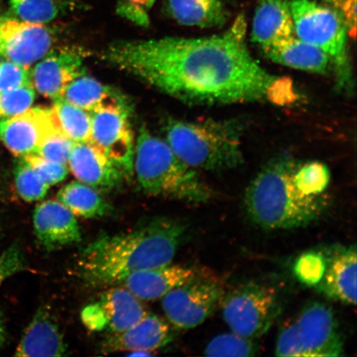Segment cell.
<instances>
[{
	"mask_svg": "<svg viewBox=\"0 0 357 357\" xmlns=\"http://www.w3.org/2000/svg\"><path fill=\"white\" fill-rule=\"evenodd\" d=\"M291 0H260L253 17L252 41L263 48L285 41L294 34Z\"/></svg>",
	"mask_w": 357,
	"mask_h": 357,
	"instance_id": "cell-21",
	"label": "cell"
},
{
	"mask_svg": "<svg viewBox=\"0 0 357 357\" xmlns=\"http://www.w3.org/2000/svg\"><path fill=\"white\" fill-rule=\"evenodd\" d=\"M334 6L344 19L348 34L355 38L356 32V0H335Z\"/></svg>",
	"mask_w": 357,
	"mask_h": 357,
	"instance_id": "cell-39",
	"label": "cell"
},
{
	"mask_svg": "<svg viewBox=\"0 0 357 357\" xmlns=\"http://www.w3.org/2000/svg\"><path fill=\"white\" fill-rule=\"evenodd\" d=\"M275 63L311 73H326L333 63L325 52L302 41L296 35L285 41L262 49Z\"/></svg>",
	"mask_w": 357,
	"mask_h": 357,
	"instance_id": "cell-22",
	"label": "cell"
},
{
	"mask_svg": "<svg viewBox=\"0 0 357 357\" xmlns=\"http://www.w3.org/2000/svg\"><path fill=\"white\" fill-rule=\"evenodd\" d=\"M75 142L57 126L49 132L40 145L37 155L53 162L68 165Z\"/></svg>",
	"mask_w": 357,
	"mask_h": 357,
	"instance_id": "cell-32",
	"label": "cell"
},
{
	"mask_svg": "<svg viewBox=\"0 0 357 357\" xmlns=\"http://www.w3.org/2000/svg\"><path fill=\"white\" fill-rule=\"evenodd\" d=\"M294 321L301 342L302 357L344 355V343L331 307L321 302H311Z\"/></svg>",
	"mask_w": 357,
	"mask_h": 357,
	"instance_id": "cell-11",
	"label": "cell"
},
{
	"mask_svg": "<svg viewBox=\"0 0 357 357\" xmlns=\"http://www.w3.org/2000/svg\"><path fill=\"white\" fill-rule=\"evenodd\" d=\"M67 346L55 317L47 307L36 312L16 348L15 356L52 357L66 354Z\"/></svg>",
	"mask_w": 357,
	"mask_h": 357,
	"instance_id": "cell-19",
	"label": "cell"
},
{
	"mask_svg": "<svg viewBox=\"0 0 357 357\" xmlns=\"http://www.w3.org/2000/svg\"><path fill=\"white\" fill-rule=\"evenodd\" d=\"M57 200L74 214L83 218H102L111 211L110 205L93 187L73 181L61 188Z\"/></svg>",
	"mask_w": 357,
	"mask_h": 357,
	"instance_id": "cell-25",
	"label": "cell"
},
{
	"mask_svg": "<svg viewBox=\"0 0 357 357\" xmlns=\"http://www.w3.org/2000/svg\"><path fill=\"white\" fill-rule=\"evenodd\" d=\"M196 272L193 268L169 263L129 275L120 284L137 300L153 301L193 278Z\"/></svg>",
	"mask_w": 357,
	"mask_h": 357,
	"instance_id": "cell-20",
	"label": "cell"
},
{
	"mask_svg": "<svg viewBox=\"0 0 357 357\" xmlns=\"http://www.w3.org/2000/svg\"><path fill=\"white\" fill-rule=\"evenodd\" d=\"M243 126L236 119L169 120L166 142L196 171L225 172L243 163Z\"/></svg>",
	"mask_w": 357,
	"mask_h": 357,
	"instance_id": "cell-5",
	"label": "cell"
},
{
	"mask_svg": "<svg viewBox=\"0 0 357 357\" xmlns=\"http://www.w3.org/2000/svg\"><path fill=\"white\" fill-rule=\"evenodd\" d=\"M58 125L65 135L74 142H91V114L70 104L63 98L54 100L52 107Z\"/></svg>",
	"mask_w": 357,
	"mask_h": 357,
	"instance_id": "cell-26",
	"label": "cell"
},
{
	"mask_svg": "<svg viewBox=\"0 0 357 357\" xmlns=\"http://www.w3.org/2000/svg\"><path fill=\"white\" fill-rule=\"evenodd\" d=\"M259 348L250 339L235 333H223L214 337L204 350L206 356L248 357L258 354Z\"/></svg>",
	"mask_w": 357,
	"mask_h": 357,
	"instance_id": "cell-28",
	"label": "cell"
},
{
	"mask_svg": "<svg viewBox=\"0 0 357 357\" xmlns=\"http://www.w3.org/2000/svg\"><path fill=\"white\" fill-rule=\"evenodd\" d=\"M220 305L223 319L231 332L254 340L269 331L281 312L278 290L257 282L225 292Z\"/></svg>",
	"mask_w": 357,
	"mask_h": 357,
	"instance_id": "cell-6",
	"label": "cell"
},
{
	"mask_svg": "<svg viewBox=\"0 0 357 357\" xmlns=\"http://www.w3.org/2000/svg\"><path fill=\"white\" fill-rule=\"evenodd\" d=\"M0 198H1V190H0Z\"/></svg>",
	"mask_w": 357,
	"mask_h": 357,
	"instance_id": "cell-42",
	"label": "cell"
},
{
	"mask_svg": "<svg viewBox=\"0 0 357 357\" xmlns=\"http://www.w3.org/2000/svg\"><path fill=\"white\" fill-rule=\"evenodd\" d=\"M324 1L329 3H332L334 6L335 0H324Z\"/></svg>",
	"mask_w": 357,
	"mask_h": 357,
	"instance_id": "cell-41",
	"label": "cell"
},
{
	"mask_svg": "<svg viewBox=\"0 0 357 357\" xmlns=\"http://www.w3.org/2000/svg\"><path fill=\"white\" fill-rule=\"evenodd\" d=\"M225 293L223 284L215 276L197 271L193 278L162 298V310L175 327L194 328L213 314Z\"/></svg>",
	"mask_w": 357,
	"mask_h": 357,
	"instance_id": "cell-8",
	"label": "cell"
},
{
	"mask_svg": "<svg viewBox=\"0 0 357 357\" xmlns=\"http://www.w3.org/2000/svg\"><path fill=\"white\" fill-rule=\"evenodd\" d=\"M11 10L21 21L47 24L59 16L60 0H10Z\"/></svg>",
	"mask_w": 357,
	"mask_h": 357,
	"instance_id": "cell-27",
	"label": "cell"
},
{
	"mask_svg": "<svg viewBox=\"0 0 357 357\" xmlns=\"http://www.w3.org/2000/svg\"><path fill=\"white\" fill-rule=\"evenodd\" d=\"M33 221L36 238L48 252L82 242V229L77 218L58 200H46L38 204Z\"/></svg>",
	"mask_w": 357,
	"mask_h": 357,
	"instance_id": "cell-15",
	"label": "cell"
},
{
	"mask_svg": "<svg viewBox=\"0 0 357 357\" xmlns=\"http://www.w3.org/2000/svg\"><path fill=\"white\" fill-rule=\"evenodd\" d=\"M247 24L236 17L225 33L111 44L102 59L158 91L190 105H225L268 100L292 104L291 79L263 68L245 43Z\"/></svg>",
	"mask_w": 357,
	"mask_h": 357,
	"instance_id": "cell-1",
	"label": "cell"
},
{
	"mask_svg": "<svg viewBox=\"0 0 357 357\" xmlns=\"http://www.w3.org/2000/svg\"><path fill=\"white\" fill-rule=\"evenodd\" d=\"M61 97L89 113L107 107L126 105L113 89L84 74L69 84Z\"/></svg>",
	"mask_w": 357,
	"mask_h": 357,
	"instance_id": "cell-24",
	"label": "cell"
},
{
	"mask_svg": "<svg viewBox=\"0 0 357 357\" xmlns=\"http://www.w3.org/2000/svg\"><path fill=\"white\" fill-rule=\"evenodd\" d=\"M294 181L306 194L319 196L327 194L331 173L326 165L319 162L298 164Z\"/></svg>",
	"mask_w": 357,
	"mask_h": 357,
	"instance_id": "cell-30",
	"label": "cell"
},
{
	"mask_svg": "<svg viewBox=\"0 0 357 357\" xmlns=\"http://www.w3.org/2000/svg\"><path fill=\"white\" fill-rule=\"evenodd\" d=\"M275 354L278 356L302 357L301 342L294 320H289L281 328L276 342Z\"/></svg>",
	"mask_w": 357,
	"mask_h": 357,
	"instance_id": "cell-37",
	"label": "cell"
},
{
	"mask_svg": "<svg viewBox=\"0 0 357 357\" xmlns=\"http://www.w3.org/2000/svg\"><path fill=\"white\" fill-rule=\"evenodd\" d=\"M155 0H119L117 12L120 16L139 26L149 24V13Z\"/></svg>",
	"mask_w": 357,
	"mask_h": 357,
	"instance_id": "cell-36",
	"label": "cell"
},
{
	"mask_svg": "<svg viewBox=\"0 0 357 357\" xmlns=\"http://www.w3.org/2000/svg\"><path fill=\"white\" fill-rule=\"evenodd\" d=\"M326 268L322 280L314 288L317 292L345 305L356 303V245H333L324 249Z\"/></svg>",
	"mask_w": 357,
	"mask_h": 357,
	"instance_id": "cell-16",
	"label": "cell"
},
{
	"mask_svg": "<svg viewBox=\"0 0 357 357\" xmlns=\"http://www.w3.org/2000/svg\"><path fill=\"white\" fill-rule=\"evenodd\" d=\"M167 8L172 19L184 26L213 29L229 20L221 0H167Z\"/></svg>",
	"mask_w": 357,
	"mask_h": 357,
	"instance_id": "cell-23",
	"label": "cell"
},
{
	"mask_svg": "<svg viewBox=\"0 0 357 357\" xmlns=\"http://www.w3.org/2000/svg\"><path fill=\"white\" fill-rule=\"evenodd\" d=\"M172 340L169 324L158 315L147 314L136 324L123 332L109 333L102 342L104 354L130 351L133 354L146 355L160 349Z\"/></svg>",
	"mask_w": 357,
	"mask_h": 357,
	"instance_id": "cell-18",
	"label": "cell"
},
{
	"mask_svg": "<svg viewBox=\"0 0 357 357\" xmlns=\"http://www.w3.org/2000/svg\"><path fill=\"white\" fill-rule=\"evenodd\" d=\"M185 230L180 222L159 218L127 233L100 236L80 253V278L93 287H111L137 272L169 264Z\"/></svg>",
	"mask_w": 357,
	"mask_h": 357,
	"instance_id": "cell-2",
	"label": "cell"
},
{
	"mask_svg": "<svg viewBox=\"0 0 357 357\" xmlns=\"http://www.w3.org/2000/svg\"><path fill=\"white\" fill-rule=\"evenodd\" d=\"M59 126L53 110L36 107L13 117L0 119V141L13 155L37 154L44 137Z\"/></svg>",
	"mask_w": 357,
	"mask_h": 357,
	"instance_id": "cell-13",
	"label": "cell"
},
{
	"mask_svg": "<svg viewBox=\"0 0 357 357\" xmlns=\"http://www.w3.org/2000/svg\"><path fill=\"white\" fill-rule=\"evenodd\" d=\"M84 61L80 49L51 50L36 63L31 73L34 89L53 100L61 98L69 84L84 74Z\"/></svg>",
	"mask_w": 357,
	"mask_h": 357,
	"instance_id": "cell-14",
	"label": "cell"
},
{
	"mask_svg": "<svg viewBox=\"0 0 357 357\" xmlns=\"http://www.w3.org/2000/svg\"><path fill=\"white\" fill-rule=\"evenodd\" d=\"M35 98L33 86L0 92V119L24 113L32 107Z\"/></svg>",
	"mask_w": 357,
	"mask_h": 357,
	"instance_id": "cell-33",
	"label": "cell"
},
{
	"mask_svg": "<svg viewBox=\"0 0 357 357\" xmlns=\"http://www.w3.org/2000/svg\"><path fill=\"white\" fill-rule=\"evenodd\" d=\"M6 326H4L3 315L1 314V312H0V350L2 349V347L4 344V342H6Z\"/></svg>",
	"mask_w": 357,
	"mask_h": 357,
	"instance_id": "cell-40",
	"label": "cell"
},
{
	"mask_svg": "<svg viewBox=\"0 0 357 357\" xmlns=\"http://www.w3.org/2000/svg\"><path fill=\"white\" fill-rule=\"evenodd\" d=\"M326 268L324 250H312L296 259L293 267L294 274L306 287L314 288L322 280Z\"/></svg>",
	"mask_w": 357,
	"mask_h": 357,
	"instance_id": "cell-31",
	"label": "cell"
},
{
	"mask_svg": "<svg viewBox=\"0 0 357 357\" xmlns=\"http://www.w3.org/2000/svg\"><path fill=\"white\" fill-rule=\"evenodd\" d=\"M290 8L296 37L320 49L345 70L348 29L341 13L312 0H291Z\"/></svg>",
	"mask_w": 357,
	"mask_h": 357,
	"instance_id": "cell-7",
	"label": "cell"
},
{
	"mask_svg": "<svg viewBox=\"0 0 357 357\" xmlns=\"http://www.w3.org/2000/svg\"><path fill=\"white\" fill-rule=\"evenodd\" d=\"M13 175L17 194L26 202H37L46 197L50 185L24 158H20Z\"/></svg>",
	"mask_w": 357,
	"mask_h": 357,
	"instance_id": "cell-29",
	"label": "cell"
},
{
	"mask_svg": "<svg viewBox=\"0 0 357 357\" xmlns=\"http://www.w3.org/2000/svg\"><path fill=\"white\" fill-rule=\"evenodd\" d=\"M133 171L146 195L192 204L208 203L213 196L198 172L183 162L167 142L145 127L137 138Z\"/></svg>",
	"mask_w": 357,
	"mask_h": 357,
	"instance_id": "cell-4",
	"label": "cell"
},
{
	"mask_svg": "<svg viewBox=\"0 0 357 357\" xmlns=\"http://www.w3.org/2000/svg\"><path fill=\"white\" fill-rule=\"evenodd\" d=\"M22 158H24L50 186L59 184L68 175V165L53 162L37 154Z\"/></svg>",
	"mask_w": 357,
	"mask_h": 357,
	"instance_id": "cell-34",
	"label": "cell"
},
{
	"mask_svg": "<svg viewBox=\"0 0 357 357\" xmlns=\"http://www.w3.org/2000/svg\"><path fill=\"white\" fill-rule=\"evenodd\" d=\"M26 260L20 245L13 244L0 255V287L11 276L25 269Z\"/></svg>",
	"mask_w": 357,
	"mask_h": 357,
	"instance_id": "cell-38",
	"label": "cell"
},
{
	"mask_svg": "<svg viewBox=\"0 0 357 357\" xmlns=\"http://www.w3.org/2000/svg\"><path fill=\"white\" fill-rule=\"evenodd\" d=\"M26 86H33L29 68L8 60L0 61V92Z\"/></svg>",
	"mask_w": 357,
	"mask_h": 357,
	"instance_id": "cell-35",
	"label": "cell"
},
{
	"mask_svg": "<svg viewBox=\"0 0 357 357\" xmlns=\"http://www.w3.org/2000/svg\"><path fill=\"white\" fill-rule=\"evenodd\" d=\"M91 114V142L130 176L135 144L126 105L107 107Z\"/></svg>",
	"mask_w": 357,
	"mask_h": 357,
	"instance_id": "cell-10",
	"label": "cell"
},
{
	"mask_svg": "<svg viewBox=\"0 0 357 357\" xmlns=\"http://www.w3.org/2000/svg\"><path fill=\"white\" fill-rule=\"evenodd\" d=\"M146 314L141 301L122 285H114L84 307L80 319L89 331L109 334L131 328Z\"/></svg>",
	"mask_w": 357,
	"mask_h": 357,
	"instance_id": "cell-9",
	"label": "cell"
},
{
	"mask_svg": "<svg viewBox=\"0 0 357 357\" xmlns=\"http://www.w3.org/2000/svg\"><path fill=\"white\" fill-rule=\"evenodd\" d=\"M69 169L80 182L96 190H112L121 184L127 173L91 142H75Z\"/></svg>",
	"mask_w": 357,
	"mask_h": 357,
	"instance_id": "cell-17",
	"label": "cell"
},
{
	"mask_svg": "<svg viewBox=\"0 0 357 357\" xmlns=\"http://www.w3.org/2000/svg\"><path fill=\"white\" fill-rule=\"evenodd\" d=\"M297 162L281 156L266 164L245 190L244 208L266 230L303 229L319 221L331 205L328 194L310 195L294 181Z\"/></svg>",
	"mask_w": 357,
	"mask_h": 357,
	"instance_id": "cell-3",
	"label": "cell"
},
{
	"mask_svg": "<svg viewBox=\"0 0 357 357\" xmlns=\"http://www.w3.org/2000/svg\"><path fill=\"white\" fill-rule=\"evenodd\" d=\"M53 37L43 24L0 19V56L30 68L52 50Z\"/></svg>",
	"mask_w": 357,
	"mask_h": 357,
	"instance_id": "cell-12",
	"label": "cell"
}]
</instances>
